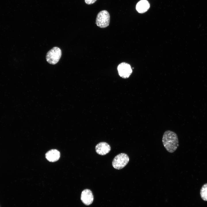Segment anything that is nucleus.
Instances as JSON below:
<instances>
[{"label": "nucleus", "instance_id": "nucleus-1", "mask_svg": "<svg viewBox=\"0 0 207 207\" xmlns=\"http://www.w3.org/2000/svg\"><path fill=\"white\" fill-rule=\"evenodd\" d=\"M162 142L166 150L170 153L175 152L179 146L177 135L174 132L170 130L166 131L164 132Z\"/></svg>", "mask_w": 207, "mask_h": 207}, {"label": "nucleus", "instance_id": "nucleus-2", "mask_svg": "<svg viewBox=\"0 0 207 207\" xmlns=\"http://www.w3.org/2000/svg\"><path fill=\"white\" fill-rule=\"evenodd\" d=\"M62 55V51L58 47H55L49 50L46 55L47 62L51 64H55L59 61Z\"/></svg>", "mask_w": 207, "mask_h": 207}, {"label": "nucleus", "instance_id": "nucleus-3", "mask_svg": "<svg viewBox=\"0 0 207 207\" xmlns=\"http://www.w3.org/2000/svg\"><path fill=\"white\" fill-rule=\"evenodd\" d=\"M129 160L128 155L122 153L116 156L112 161L113 167L116 169H120L124 167L128 163Z\"/></svg>", "mask_w": 207, "mask_h": 207}, {"label": "nucleus", "instance_id": "nucleus-4", "mask_svg": "<svg viewBox=\"0 0 207 207\" xmlns=\"http://www.w3.org/2000/svg\"><path fill=\"white\" fill-rule=\"evenodd\" d=\"M110 15L106 10H103L97 14L96 19L97 25L101 28H105L108 26L110 24Z\"/></svg>", "mask_w": 207, "mask_h": 207}, {"label": "nucleus", "instance_id": "nucleus-5", "mask_svg": "<svg viewBox=\"0 0 207 207\" xmlns=\"http://www.w3.org/2000/svg\"><path fill=\"white\" fill-rule=\"evenodd\" d=\"M117 70L119 75L124 78H129L132 72L130 64L124 62H122L118 65Z\"/></svg>", "mask_w": 207, "mask_h": 207}, {"label": "nucleus", "instance_id": "nucleus-6", "mask_svg": "<svg viewBox=\"0 0 207 207\" xmlns=\"http://www.w3.org/2000/svg\"><path fill=\"white\" fill-rule=\"evenodd\" d=\"M82 202L86 205L91 204L93 200V197L91 191L88 189L84 190L82 192L80 197Z\"/></svg>", "mask_w": 207, "mask_h": 207}, {"label": "nucleus", "instance_id": "nucleus-7", "mask_svg": "<svg viewBox=\"0 0 207 207\" xmlns=\"http://www.w3.org/2000/svg\"><path fill=\"white\" fill-rule=\"evenodd\" d=\"M96 152L100 155L103 156L108 154L110 151L111 147L110 145L105 142H101L95 146Z\"/></svg>", "mask_w": 207, "mask_h": 207}, {"label": "nucleus", "instance_id": "nucleus-8", "mask_svg": "<svg viewBox=\"0 0 207 207\" xmlns=\"http://www.w3.org/2000/svg\"><path fill=\"white\" fill-rule=\"evenodd\" d=\"M60 157V152L57 150L52 149L48 151L45 154V157L49 162H53L58 160Z\"/></svg>", "mask_w": 207, "mask_h": 207}, {"label": "nucleus", "instance_id": "nucleus-9", "mask_svg": "<svg viewBox=\"0 0 207 207\" xmlns=\"http://www.w3.org/2000/svg\"><path fill=\"white\" fill-rule=\"evenodd\" d=\"M150 7L149 3L146 0H141L137 4L136 8L139 13H143L146 12Z\"/></svg>", "mask_w": 207, "mask_h": 207}, {"label": "nucleus", "instance_id": "nucleus-10", "mask_svg": "<svg viewBox=\"0 0 207 207\" xmlns=\"http://www.w3.org/2000/svg\"><path fill=\"white\" fill-rule=\"evenodd\" d=\"M200 195L203 200L207 201V183L202 186L200 191Z\"/></svg>", "mask_w": 207, "mask_h": 207}, {"label": "nucleus", "instance_id": "nucleus-11", "mask_svg": "<svg viewBox=\"0 0 207 207\" xmlns=\"http://www.w3.org/2000/svg\"><path fill=\"white\" fill-rule=\"evenodd\" d=\"M97 0H85V3L88 5L94 3Z\"/></svg>", "mask_w": 207, "mask_h": 207}]
</instances>
